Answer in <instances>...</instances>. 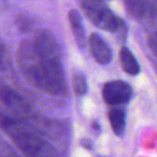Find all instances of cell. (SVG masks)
<instances>
[{
    "mask_svg": "<svg viewBox=\"0 0 157 157\" xmlns=\"http://www.w3.org/2000/svg\"><path fill=\"white\" fill-rule=\"evenodd\" d=\"M88 46L93 57L101 65H108L112 59V51L108 43L98 35L92 33L88 38Z\"/></svg>",
    "mask_w": 157,
    "mask_h": 157,
    "instance_id": "obj_5",
    "label": "cell"
},
{
    "mask_svg": "<svg viewBox=\"0 0 157 157\" xmlns=\"http://www.w3.org/2000/svg\"><path fill=\"white\" fill-rule=\"evenodd\" d=\"M18 63L27 81L45 93L59 96L65 90V76L58 44L52 33L41 31L33 41L22 42Z\"/></svg>",
    "mask_w": 157,
    "mask_h": 157,
    "instance_id": "obj_1",
    "label": "cell"
},
{
    "mask_svg": "<svg viewBox=\"0 0 157 157\" xmlns=\"http://www.w3.org/2000/svg\"><path fill=\"white\" fill-rule=\"evenodd\" d=\"M68 18H69L70 26H71L72 33H73L74 39H75L76 44L78 45V48H83V46L85 45V31H84V27L82 24V18L78 14V12L76 10L72 9L69 11L68 14Z\"/></svg>",
    "mask_w": 157,
    "mask_h": 157,
    "instance_id": "obj_7",
    "label": "cell"
},
{
    "mask_svg": "<svg viewBox=\"0 0 157 157\" xmlns=\"http://www.w3.org/2000/svg\"><path fill=\"white\" fill-rule=\"evenodd\" d=\"M102 97L105 102L110 105H124L132 98V88L127 82L114 80L103 85Z\"/></svg>",
    "mask_w": 157,
    "mask_h": 157,
    "instance_id": "obj_4",
    "label": "cell"
},
{
    "mask_svg": "<svg viewBox=\"0 0 157 157\" xmlns=\"http://www.w3.org/2000/svg\"><path fill=\"white\" fill-rule=\"evenodd\" d=\"M148 44L150 48H152V51L157 55V30H155L154 33H152L148 37Z\"/></svg>",
    "mask_w": 157,
    "mask_h": 157,
    "instance_id": "obj_11",
    "label": "cell"
},
{
    "mask_svg": "<svg viewBox=\"0 0 157 157\" xmlns=\"http://www.w3.org/2000/svg\"><path fill=\"white\" fill-rule=\"evenodd\" d=\"M81 7L90 22L99 28L120 35L126 31L124 22L113 14L102 0H81Z\"/></svg>",
    "mask_w": 157,
    "mask_h": 157,
    "instance_id": "obj_3",
    "label": "cell"
},
{
    "mask_svg": "<svg viewBox=\"0 0 157 157\" xmlns=\"http://www.w3.org/2000/svg\"><path fill=\"white\" fill-rule=\"evenodd\" d=\"M1 98H2V102L6 103L8 108L15 111L16 113H20L22 115H25V114L28 113V108H27V105L25 103V101L16 93H14L10 88H2V90H1Z\"/></svg>",
    "mask_w": 157,
    "mask_h": 157,
    "instance_id": "obj_6",
    "label": "cell"
},
{
    "mask_svg": "<svg viewBox=\"0 0 157 157\" xmlns=\"http://www.w3.org/2000/svg\"><path fill=\"white\" fill-rule=\"evenodd\" d=\"M72 85H73L74 93H75L76 95H78V96H83V95H85L86 92H87V83H86V80L81 74H74Z\"/></svg>",
    "mask_w": 157,
    "mask_h": 157,
    "instance_id": "obj_10",
    "label": "cell"
},
{
    "mask_svg": "<svg viewBox=\"0 0 157 157\" xmlns=\"http://www.w3.org/2000/svg\"><path fill=\"white\" fill-rule=\"evenodd\" d=\"M109 121L111 128L116 136L124 135L126 128V111L122 108H114L109 112Z\"/></svg>",
    "mask_w": 157,
    "mask_h": 157,
    "instance_id": "obj_9",
    "label": "cell"
},
{
    "mask_svg": "<svg viewBox=\"0 0 157 157\" xmlns=\"http://www.w3.org/2000/svg\"><path fill=\"white\" fill-rule=\"evenodd\" d=\"M1 126L8 136L25 154L31 156L52 155V146L40 136L38 131L11 116H2Z\"/></svg>",
    "mask_w": 157,
    "mask_h": 157,
    "instance_id": "obj_2",
    "label": "cell"
},
{
    "mask_svg": "<svg viewBox=\"0 0 157 157\" xmlns=\"http://www.w3.org/2000/svg\"><path fill=\"white\" fill-rule=\"evenodd\" d=\"M120 59L121 65L124 71L130 75H137L140 72V65L131 51L126 46H123L120 51Z\"/></svg>",
    "mask_w": 157,
    "mask_h": 157,
    "instance_id": "obj_8",
    "label": "cell"
}]
</instances>
